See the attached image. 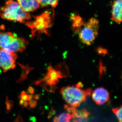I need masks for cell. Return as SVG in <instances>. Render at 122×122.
I'll list each match as a JSON object with an SVG mask.
<instances>
[{"mask_svg": "<svg viewBox=\"0 0 122 122\" xmlns=\"http://www.w3.org/2000/svg\"><path fill=\"white\" fill-rule=\"evenodd\" d=\"M29 106V102L28 101H24V103L22 105V106L23 107H27Z\"/></svg>", "mask_w": 122, "mask_h": 122, "instance_id": "22", "label": "cell"}, {"mask_svg": "<svg viewBox=\"0 0 122 122\" xmlns=\"http://www.w3.org/2000/svg\"><path fill=\"white\" fill-rule=\"evenodd\" d=\"M112 111L114 114L116 116V117L119 121L120 122H122V108L121 106L119 107H116L112 109Z\"/></svg>", "mask_w": 122, "mask_h": 122, "instance_id": "16", "label": "cell"}, {"mask_svg": "<svg viewBox=\"0 0 122 122\" xmlns=\"http://www.w3.org/2000/svg\"><path fill=\"white\" fill-rule=\"evenodd\" d=\"M42 7L51 6L55 8L58 4L59 0H37Z\"/></svg>", "mask_w": 122, "mask_h": 122, "instance_id": "14", "label": "cell"}, {"mask_svg": "<svg viewBox=\"0 0 122 122\" xmlns=\"http://www.w3.org/2000/svg\"><path fill=\"white\" fill-rule=\"evenodd\" d=\"M59 72L54 69L51 66H48V72L45 77L41 79L37 80L35 81L36 85H40L50 92L54 91L55 86L58 82L60 78Z\"/></svg>", "mask_w": 122, "mask_h": 122, "instance_id": "6", "label": "cell"}, {"mask_svg": "<svg viewBox=\"0 0 122 122\" xmlns=\"http://www.w3.org/2000/svg\"><path fill=\"white\" fill-rule=\"evenodd\" d=\"M112 21L120 24L122 21V0H114L111 4Z\"/></svg>", "mask_w": 122, "mask_h": 122, "instance_id": "9", "label": "cell"}, {"mask_svg": "<svg viewBox=\"0 0 122 122\" xmlns=\"http://www.w3.org/2000/svg\"><path fill=\"white\" fill-rule=\"evenodd\" d=\"M82 85L81 83L79 82L76 86H68L61 88L60 94L68 106L75 108L78 107L90 95L91 89H82Z\"/></svg>", "mask_w": 122, "mask_h": 122, "instance_id": "1", "label": "cell"}, {"mask_svg": "<svg viewBox=\"0 0 122 122\" xmlns=\"http://www.w3.org/2000/svg\"><path fill=\"white\" fill-rule=\"evenodd\" d=\"M28 44L25 38L17 37L11 32H0V49L14 53H21Z\"/></svg>", "mask_w": 122, "mask_h": 122, "instance_id": "4", "label": "cell"}, {"mask_svg": "<svg viewBox=\"0 0 122 122\" xmlns=\"http://www.w3.org/2000/svg\"><path fill=\"white\" fill-rule=\"evenodd\" d=\"M92 98L97 105H103L109 101L110 93L105 88L99 87L92 92Z\"/></svg>", "mask_w": 122, "mask_h": 122, "instance_id": "8", "label": "cell"}, {"mask_svg": "<svg viewBox=\"0 0 122 122\" xmlns=\"http://www.w3.org/2000/svg\"><path fill=\"white\" fill-rule=\"evenodd\" d=\"M24 102V100H22V99H20V106H22Z\"/></svg>", "mask_w": 122, "mask_h": 122, "instance_id": "25", "label": "cell"}, {"mask_svg": "<svg viewBox=\"0 0 122 122\" xmlns=\"http://www.w3.org/2000/svg\"><path fill=\"white\" fill-rule=\"evenodd\" d=\"M29 107L31 109H34L37 106V102L36 100H32L29 101Z\"/></svg>", "mask_w": 122, "mask_h": 122, "instance_id": "18", "label": "cell"}, {"mask_svg": "<svg viewBox=\"0 0 122 122\" xmlns=\"http://www.w3.org/2000/svg\"><path fill=\"white\" fill-rule=\"evenodd\" d=\"M18 56L15 53L0 49V68L4 73L16 67L15 61Z\"/></svg>", "mask_w": 122, "mask_h": 122, "instance_id": "7", "label": "cell"}, {"mask_svg": "<svg viewBox=\"0 0 122 122\" xmlns=\"http://www.w3.org/2000/svg\"><path fill=\"white\" fill-rule=\"evenodd\" d=\"M54 15L53 9H51L36 17L33 20L26 21V25L31 29L32 37L42 34L50 35L49 30L53 25Z\"/></svg>", "mask_w": 122, "mask_h": 122, "instance_id": "2", "label": "cell"}, {"mask_svg": "<svg viewBox=\"0 0 122 122\" xmlns=\"http://www.w3.org/2000/svg\"><path fill=\"white\" fill-rule=\"evenodd\" d=\"M30 120H32L33 122H35L36 121V118L35 117H32L30 118Z\"/></svg>", "mask_w": 122, "mask_h": 122, "instance_id": "26", "label": "cell"}, {"mask_svg": "<svg viewBox=\"0 0 122 122\" xmlns=\"http://www.w3.org/2000/svg\"><path fill=\"white\" fill-rule=\"evenodd\" d=\"M71 116L69 113H64L61 114L57 117H55L54 119V122H70Z\"/></svg>", "mask_w": 122, "mask_h": 122, "instance_id": "15", "label": "cell"}, {"mask_svg": "<svg viewBox=\"0 0 122 122\" xmlns=\"http://www.w3.org/2000/svg\"><path fill=\"white\" fill-rule=\"evenodd\" d=\"M6 110L7 112L11 111L14 106V102L12 100H9L7 96L6 101Z\"/></svg>", "mask_w": 122, "mask_h": 122, "instance_id": "17", "label": "cell"}, {"mask_svg": "<svg viewBox=\"0 0 122 122\" xmlns=\"http://www.w3.org/2000/svg\"><path fill=\"white\" fill-rule=\"evenodd\" d=\"M19 98L20 99H22L24 101H28V95L25 94V92L22 91L20 95Z\"/></svg>", "mask_w": 122, "mask_h": 122, "instance_id": "19", "label": "cell"}, {"mask_svg": "<svg viewBox=\"0 0 122 122\" xmlns=\"http://www.w3.org/2000/svg\"><path fill=\"white\" fill-rule=\"evenodd\" d=\"M99 27V21L97 18H90L78 33L80 41L86 45H91L97 37Z\"/></svg>", "mask_w": 122, "mask_h": 122, "instance_id": "5", "label": "cell"}, {"mask_svg": "<svg viewBox=\"0 0 122 122\" xmlns=\"http://www.w3.org/2000/svg\"><path fill=\"white\" fill-rule=\"evenodd\" d=\"M20 65L22 70V72L19 79H18L16 82L17 83H22L28 79V76L30 71L34 69L33 67H30L29 65H23L17 62V63Z\"/></svg>", "mask_w": 122, "mask_h": 122, "instance_id": "13", "label": "cell"}, {"mask_svg": "<svg viewBox=\"0 0 122 122\" xmlns=\"http://www.w3.org/2000/svg\"><path fill=\"white\" fill-rule=\"evenodd\" d=\"M33 96L32 95H28V101H30L32 100Z\"/></svg>", "mask_w": 122, "mask_h": 122, "instance_id": "24", "label": "cell"}, {"mask_svg": "<svg viewBox=\"0 0 122 122\" xmlns=\"http://www.w3.org/2000/svg\"><path fill=\"white\" fill-rule=\"evenodd\" d=\"M39 98H40V96H39V95L38 94L35 95L34 96V98L35 100H38L39 99Z\"/></svg>", "mask_w": 122, "mask_h": 122, "instance_id": "23", "label": "cell"}, {"mask_svg": "<svg viewBox=\"0 0 122 122\" xmlns=\"http://www.w3.org/2000/svg\"><path fill=\"white\" fill-rule=\"evenodd\" d=\"M70 18L72 21V30L74 33H78L86 22L80 15L76 14H72L70 16Z\"/></svg>", "mask_w": 122, "mask_h": 122, "instance_id": "11", "label": "cell"}, {"mask_svg": "<svg viewBox=\"0 0 122 122\" xmlns=\"http://www.w3.org/2000/svg\"><path fill=\"white\" fill-rule=\"evenodd\" d=\"M70 114L73 122H86L88 121L89 113L86 109L77 110L75 109Z\"/></svg>", "mask_w": 122, "mask_h": 122, "instance_id": "12", "label": "cell"}, {"mask_svg": "<svg viewBox=\"0 0 122 122\" xmlns=\"http://www.w3.org/2000/svg\"><path fill=\"white\" fill-rule=\"evenodd\" d=\"M17 2L27 12H34L40 7L37 0H17Z\"/></svg>", "mask_w": 122, "mask_h": 122, "instance_id": "10", "label": "cell"}, {"mask_svg": "<svg viewBox=\"0 0 122 122\" xmlns=\"http://www.w3.org/2000/svg\"><path fill=\"white\" fill-rule=\"evenodd\" d=\"M28 92L29 93L32 94L34 93L35 92V90L33 87H32V86H29L28 89Z\"/></svg>", "mask_w": 122, "mask_h": 122, "instance_id": "21", "label": "cell"}, {"mask_svg": "<svg viewBox=\"0 0 122 122\" xmlns=\"http://www.w3.org/2000/svg\"><path fill=\"white\" fill-rule=\"evenodd\" d=\"M98 52L100 54H106L107 52V51L105 49H103L101 48H98Z\"/></svg>", "mask_w": 122, "mask_h": 122, "instance_id": "20", "label": "cell"}, {"mask_svg": "<svg viewBox=\"0 0 122 122\" xmlns=\"http://www.w3.org/2000/svg\"><path fill=\"white\" fill-rule=\"evenodd\" d=\"M0 17L2 19L24 23L30 20L31 16L22 9L17 2L8 0L0 8Z\"/></svg>", "mask_w": 122, "mask_h": 122, "instance_id": "3", "label": "cell"}]
</instances>
